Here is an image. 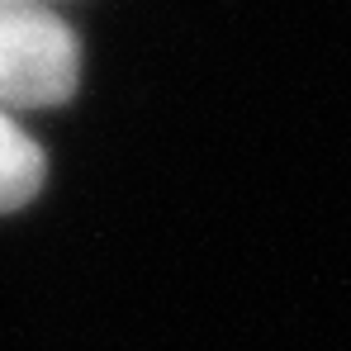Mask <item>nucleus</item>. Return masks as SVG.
<instances>
[{
  "label": "nucleus",
  "mask_w": 351,
  "mask_h": 351,
  "mask_svg": "<svg viewBox=\"0 0 351 351\" xmlns=\"http://www.w3.org/2000/svg\"><path fill=\"white\" fill-rule=\"evenodd\" d=\"M38 5H48V0H38Z\"/></svg>",
  "instance_id": "7ed1b4c3"
},
{
  "label": "nucleus",
  "mask_w": 351,
  "mask_h": 351,
  "mask_svg": "<svg viewBox=\"0 0 351 351\" xmlns=\"http://www.w3.org/2000/svg\"><path fill=\"white\" fill-rule=\"evenodd\" d=\"M38 190H43V152L0 110V214L24 209Z\"/></svg>",
  "instance_id": "f03ea898"
},
{
  "label": "nucleus",
  "mask_w": 351,
  "mask_h": 351,
  "mask_svg": "<svg viewBox=\"0 0 351 351\" xmlns=\"http://www.w3.org/2000/svg\"><path fill=\"white\" fill-rule=\"evenodd\" d=\"M81 48L48 5L0 0V105L53 110L76 95Z\"/></svg>",
  "instance_id": "f257e3e1"
}]
</instances>
